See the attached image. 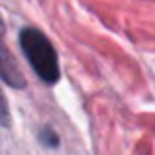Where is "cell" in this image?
<instances>
[{
	"instance_id": "obj_5",
	"label": "cell",
	"mask_w": 155,
	"mask_h": 155,
	"mask_svg": "<svg viewBox=\"0 0 155 155\" xmlns=\"http://www.w3.org/2000/svg\"><path fill=\"white\" fill-rule=\"evenodd\" d=\"M2 35H4V22L0 20V39H2Z\"/></svg>"
},
{
	"instance_id": "obj_4",
	"label": "cell",
	"mask_w": 155,
	"mask_h": 155,
	"mask_svg": "<svg viewBox=\"0 0 155 155\" xmlns=\"http://www.w3.org/2000/svg\"><path fill=\"white\" fill-rule=\"evenodd\" d=\"M0 124L2 126H10V112H8V102L4 98L2 91H0Z\"/></svg>"
},
{
	"instance_id": "obj_2",
	"label": "cell",
	"mask_w": 155,
	"mask_h": 155,
	"mask_svg": "<svg viewBox=\"0 0 155 155\" xmlns=\"http://www.w3.org/2000/svg\"><path fill=\"white\" fill-rule=\"evenodd\" d=\"M0 79L6 84L14 88H24L26 87V81H24V75L20 71L18 63H16L14 55L6 49V45L0 39Z\"/></svg>"
},
{
	"instance_id": "obj_1",
	"label": "cell",
	"mask_w": 155,
	"mask_h": 155,
	"mask_svg": "<svg viewBox=\"0 0 155 155\" xmlns=\"http://www.w3.org/2000/svg\"><path fill=\"white\" fill-rule=\"evenodd\" d=\"M20 47L43 83L55 84L59 81V59L45 34H41L38 28H24L20 31Z\"/></svg>"
},
{
	"instance_id": "obj_3",
	"label": "cell",
	"mask_w": 155,
	"mask_h": 155,
	"mask_svg": "<svg viewBox=\"0 0 155 155\" xmlns=\"http://www.w3.org/2000/svg\"><path fill=\"white\" fill-rule=\"evenodd\" d=\"M39 140H41V143L47 145V147H57V145H59V137H57V134L53 132L51 128H43L41 132H39Z\"/></svg>"
}]
</instances>
